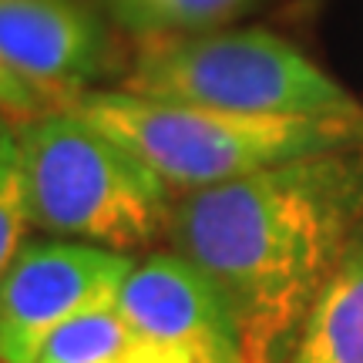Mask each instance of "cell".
Listing matches in <instances>:
<instances>
[{
    "label": "cell",
    "instance_id": "1",
    "mask_svg": "<svg viewBox=\"0 0 363 363\" xmlns=\"http://www.w3.org/2000/svg\"><path fill=\"white\" fill-rule=\"evenodd\" d=\"M363 239V145L293 158L175 206L169 242L233 310L246 363H286Z\"/></svg>",
    "mask_w": 363,
    "mask_h": 363
},
{
    "label": "cell",
    "instance_id": "2",
    "mask_svg": "<svg viewBox=\"0 0 363 363\" xmlns=\"http://www.w3.org/2000/svg\"><path fill=\"white\" fill-rule=\"evenodd\" d=\"M30 225L135 252L169 239L179 195L145 158L57 104L17 125Z\"/></svg>",
    "mask_w": 363,
    "mask_h": 363
},
{
    "label": "cell",
    "instance_id": "3",
    "mask_svg": "<svg viewBox=\"0 0 363 363\" xmlns=\"http://www.w3.org/2000/svg\"><path fill=\"white\" fill-rule=\"evenodd\" d=\"M65 108L128 145L169 182L179 199L246 179L293 158L363 145V115H242L199 104L152 101L121 88L81 91L65 101Z\"/></svg>",
    "mask_w": 363,
    "mask_h": 363
},
{
    "label": "cell",
    "instance_id": "4",
    "mask_svg": "<svg viewBox=\"0 0 363 363\" xmlns=\"http://www.w3.org/2000/svg\"><path fill=\"white\" fill-rule=\"evenodd\" d=\"M118 88L152 101L242 115H363V101L350 88L266 27H219L142 40Z\"/></svg>",
    "mask_w": 363,
    "mask_h": 363
},
{
    "label": "cell",
    "instance_id": "5",
    "mask_svg": "<svg viewBox=\"0 0 363 363\" xmlns=\"http://www.w3.org/2000/svg\"><path fill=\"white\" fill-rule=\"evenodd\" d=\"M128 252L78 239H27L0 279V363H38L65 326L118 306Z\"/></svg>",
    "mask_w": 363,
    "mask_h": 363
},
{
    "label": "cell",
    "instance_id": "6",
    "mask_svg": "<svg viewBox=\"0 0 363 363\" xmlns=\"http://www.w3.org/2000/svg\"><path fill=\"white\" fill-rule=\"evenodd\" d=\"M118 310L158 363H246L233 310L175 249L135 262Z\"/></svg>",
    "mask_w": 363,
    "mask_h": 363
},
{
    "label": "cell",
    "instance_id": "7",
    "mask_svg": "<svg viewBox=\"0 0 363 363\" xmlns=\"http://www.w3.org/2000/svg\"><path fill=\"white\" fill-rule=\"evenodd\" d=\"M0 57L57 108L111 67V38L78 0H0Z\"/></svg>",
    "mask_w": 363,
    "mask_h": 363
},
{
    "label": "cell",
    "instance_id": "8",
    "mask_svg": "<svg viewBox=\"0 0 363 363\" xmlns=\"http://www.w3.org/2000/svg\"><path fill=\"white\" fill-rule=\"evenodd\" d=\"M286 363H363V239L313 303Z\"/></svg>",
    "mask_w": 363,
    "mask_h": 363
},
{
    "label": "cell",
    "instance_id": "9",
    "mask_svg": "<svg viewBox=\"0 0 363 363\" xmlns=\"http://www.w3.org/2000/svg\"><path fill=\"white\" fill-rule=\"evenodd\" d=\"M256 4L259 0H108V11L131 38L158 40L229 27Z\"/></svg>",
    "mask_w": 363,
    "mask_h": 363
},
{
    "label": "cell",
    "instance_id": "10",
    "mask_svg": "<svg viewBox=\"0 0 363 363\" xmlns=\"http://www.w3.org/2000/svg\"><path fill=\"white\" fill-rule=\"evenodd\" d=\"M38 363H158L118 306L88 313L44 347Z\"/></svg>",
    "mask_w": 363,
    "mask_h": 363
},
{
    "label": "cell",
    "instance_id": "11",
    "mask_svg": "<svg viewBox=\"0 0 363 363\" xmlns=\"http://www.w3.org/2000/svg\"><path fill=\"white\" fill-rule=\"evenodd\" d=\"M27 229H34V225H30V212H27L17 125L4 121V128H0V279L27 242Z\"/></svg>",
    "mask_w": 363,
    "mask_h": 363
},
{
    "label": "cell",
    "instance_id": "12",
    "mask_svg": "<svg viewBox=\"0 0 363 363\" xmlns=\"http://www.w3.org/2000/svg\"><path fill=\"white\" fill-rule=\"evenodd\" d=\"M48 108H54V104H48L27 81L17 78L7 67V61L0 57V115L7 121H13V125H21V121L44 115Z\"/></svg>",
    "mask_w": 363,
    "mask_h": 363
},
{
    "label": "cell",
    "instance_id": "13",
    "mask_svg": "<svg viewBox=\"0 0 363 363\" xmlns=\"http://www.w3.org/2000/svg\"><path fill=\"white\" fill-rule=\"evenodd\" d=\"M4 121H7V118H4V115H0V128H4Z\"/></svg>",
    "mask_w": 363,
    "mask_h": 363
}]
</instances>
